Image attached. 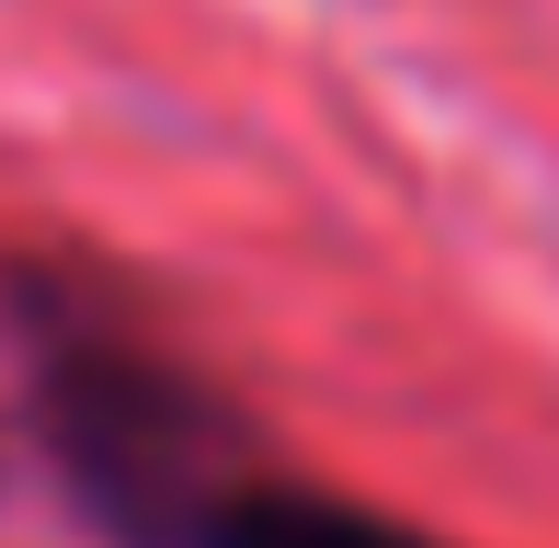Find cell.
Segmentation results:
<instances>
[{
  "label": "cell",
  "mask_w": 559,
  "mask_h": 548,
  "mask_svg": "<svg viewBox=\"0 0 559 548\" xmlns=\"http://www.w3.org/2000/svg\"><path fill=\"white\" fill-rule=\"evenodd\" d=\"M160 548H445V537L412 526V514H389V503H354V491L297 480V468L263 445V457L228 468Z\"/></svg>",
  "instance_id": "obj_2"
},
{
  "label": "cell",
  "mask_w": 559,
  "mask_h": 548,
  "mask_svg": "<svg viewBox=\"0 0 559 548\" xmlns=\"http://www.w3.org/2000/svg\"><path fill=\"white\" fill-rule=\"evenodd\" d=\"M12 332H23V422H35L58 491L115 548H160L228 468L263 457L251 412L206 366H183L160 332H138L104 286L23 274Z\"/></svg>",
  "instance_id": "obj_1"
}]
</instances>
